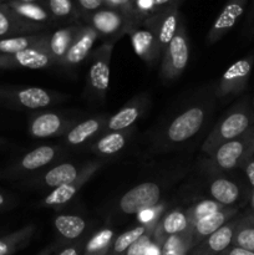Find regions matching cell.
Wrapping results in <instances>:
<instances>
[{
  "label": "cell",
  "instance_id": "6da1fadb",
  "mask_svg": "<svg viewBox=\"0 0 254 255\" xmlns=\"http://www.w3.org/2000/svg\"><path fill=\"white\" fill-rule=\"evenodd\" d=\"M214 107L212 95L199 99L174 115L154 137L156 151H169L183 146L203 129Z\"/></svg>",
  "mask_w": 254,
  "mask_h": 255
},
{
  "label": "cell",
  "instance_id": "7a4b0ae2",
  "mask_svg": "<svg viewBox=\"0 0 254 255\" xmlns=\"http://www.w3.org/2000/svg\"><path fill=\"white\" fill-rule=\"evenodd\" d=\"M254 127V109L249 97H243L217 122L202 144V152L211 156L221 144L243 136Z\"/></svg>",
  "mask_w": 254,
  "mask_h": 255
},
{
  "label": "cell",
  "instance_id": "3957f363",
  "mask_svg": "<svg viewBox=\"0 0 254 255\" xmlns=\"http://www.w3.org/2000/svg\"><path fill=\"white\" fill-rule=\"evenodd\" d=\"M67 99L66 95L36 86H0V105L12 110H42Z\"/></svg>",
  "mask_w": 254,
  "mask_h": 255
},
{
  "label": "cell",
  "instance_id": "277c9868",
  "mask_svg": "<svg viewBox=\"0 0 254 255\" xmlns=\"http://www.w3.org/2000/svg\"><path fill=\"white\" fill-rule=\"evenodd\" d=\"M254 147V127L243 136L221 144L207 161V169L211 172H227L243 166Z\"/></svg>",
  "mask_w": 254,
  "mask_h": 255
},
{
  "label": "cell",
  "instance_id": "5b68a950",
  "mask_svg": "<svg viewBox=\"0 0 254 255\" xmlns=\"http://www.w3.org/2000/svg\"><path fill=\"white\" fill-rule=\"evenodd\" d=\"M189 40L187 29L182 21L176 35L171 40L161 57V76L163 82H172L178 79L189 61Z\"/></svg>",
  "mask_w": 254,
  "mask_h": 255
},
{
  "label": "cell",
  "instance_id": "8992f818",
  "mask_svg": "<svg viewBox=\"0 0 254 255\" xmlns=\"http://www.w3.org/2000/svg\"><path fill=\"white\" fill-rule=\"evenodd\" d=\"M87 25L107 40V42H116L133 26L139 25L126 14L114 7H102L84 16Z\"/></svg>",
  "mask_w": 254,
  "mask_h": 255
},
{
  "label": "cell",
  "instance_id": "52a82bcc",
  "mask_svg": "<svg viewBox=\"0 0 254 255\" xmlns=\"http://www.w3.org/2000/svg\"><path fill=\"white\" fill-rule=\"evenodd\" d=\"M61 152L62 147L56 144L36 147L16 159L14 163L7 166L1 172V177H4L5 179L26 178L30 174L41 171L42 168L56 161Z\"/></svg>",
  "mask_w": 254,
  "mask_h": 255
},
{
  "label": "cell",
  "instance_id": "ba28073f",
  "mask_svg": "<svg viewBox=\"0 0 254 255\" xmlns=\"http://www.w3.org/2000/svg\"><path fill=\"white\" fill-rule=\"evenodd\" d=\"M115 42H105L90 55L87 91L96 101L105 99L110 84V64Z\"/></svg>",
  "mask_w": 254,
  "mask_h": 255
},
{
  "label": "cell",
  "instance_id": "9c48e42d",
  "mask_svg": "<svg viewBox=\"0 0 254 255\" xmlns=\"http://www.w3.org/2000/svg\"><path fill=\"white\" fill-rule=\"evenodd\" d=\"M162 197V188L156 182H143L132 187L120 198L117 208L127 216L141 213L146 209L154 208Z\"/></svg>",
  "mask_w": 254,
  "mask_h": 255
},
{
  "label": "cell",
  "instance_id": "30bf717a",
  "mask_svg": "<svg viewBox=\"0 0 254 255\" xmlns=\"http://www.w3.org/2000/svg\"><path fill=\"white\" fill-rule=\"evenodd\" d=\"M52 65H55V62L47 50V37L41 44L30 49L10 55H0V70H42Z\"/></svg>",
  "mask_w": 254,
  "mask_h": 255
},
{
  "label": "cell",
  "instance_id": "8fae6325",
  "mask_svg": "<svg viewBox=\"0 0 254 255\" xmlns=\"http://www.w3.org/2000/svg\"><path fill=\"white\" fill-rule=\"evenodd\" d=\"M254 56L243 57L234 62L223 74L219 80L216 89L217 99H228V97L238 96L246 90L253 70Z\"/></svg>",
  "mask_w": 254,
  "mask_h": 255
},
{
  "label": "cell",
  "instance_id": "7c38bea8",
  "mask_svg": "<svg viewBox=\"0 0 254 255\" xmlns=\"http://www.w3.org/2000/svg\"><path fill=\"white\" fill-rule=\"evenodd\" d=\"M182 21L183 20L179 14L178 5H171V6L164 7V9L158 10V11L147 16L142 21V25L148 27L153 32L157 41H158L159 49L163 52L167 45L171 42V40L176 35Z\"/></svg>",
  "mask_w": 254,
  "mask_h": 255
},
{
  "label": "cell",
  "instance_id": "4fadbf2b",
  "mask_svg": "<svg viewBox=\"0 0 254 255\" xmlns=\"http://www.w3.org/2000/svg\"><path fill=\"white\" fill-rule=\"evenodd\" d=\"M79 120L60 112H42L30 119L27 131L35 138H52L64 136Z\"/></svg>",
  "mask_w": 254,
  "mask_h": 255
},
{
  "label": "cell",
  "instance_id": "5bb4252c",
  "mask_svg": "<svg viewBox=\"0 0 254 255\" xmlns=\"http://www.w3.org/2000/svg\"><path fill=\"white\" fill-rule=\"evenodd\" d=\"M102 162L100 161H94L89 162L84 166L81 173L77 176L76 179H74L70 183L64 184V186H60L57 188L52 189L46 197L41 201V206L44 207H61L65 206L66 203H69L70 201L74 199V197L81 191L82 187L90 181V179L94 177V174L99 171L102 167Z\"/></svg>",
  "mask_w": 254,
  "mask_h": 255
},
{
  "label": "cell",
  "instance_id": "9a60e30c",
  "mask_svg": "<svg viewBox=\"0 0 254 255\" xmlns=\"http://www.w3.org/2000/svg\"><path fill=\"white\" fill-rule=\"evenodd\" d=\"M249 0H228L222 11L214 20L213 25L207 32L206 42L208 45L216 44L217 41L226 36L243 16Z\"/></svg>",
  "mask_w": 254,
  "mask_h": 255
},
{
  "label": "cell",
  "instance_id": "2e32d148",
  "mask_svg": "<svg viewBox=\"0 0 254 255\" xmlns=\"http://www.w3.org/2000/svg\"><path fill=\"white\" fill-rule=\"evenodd\" d=\"M148 95L141 94L133 97L129 102H127L124 107L119 110L115 115L109 117L107 124L105 126V132H117L131 129L134 122L139 120V117L144 114L148 106Z\"/></svg>",
  "mask_w": 254,
  "mask_h": 255
},
{
  "label": "cell",
  "instance_id": "e0dca14e",
  "mask_svg": "<svg viewBox=\"0 0 254 255\" xmlns=\"http://www.w3.org/2000/svg\"><path fill=\"white\" fill-rule=\"evenodd\" d=\"M84 166L85 164H76L72 163V162L59 163L47 169L46 172H44L40 176H34L26 184L39 189H55L57 187L64 186V184L70 183L74 179H76L77 176L81 173Z\"/></svg>",
  "mask_w": 254,
  "mask_h": 255
},
{
  "label": "cell",
  "instance_id": "ac0fdd59",
  "mask_svg": "<svg viewBox=\"0 0 254 255\" xmlns=\"http://www.w3.org/2000/svg\"><path fill=\"white\" fill-rule=\"evenodd\" d=\"M128 34L137 56L149 66H156L161 61L162 51L153 32L144 25L139 24L132 27Z\"/></svg>",
  "mask_w": 254,
  "mask_h": 255
},
{
  "label": "cell",
  "instance_id": "d6986e66",
  "mask_svg": "<svg viewBox=\"0 0 254 255\" xmlns=\"http://www.w3.org/2000/svg\"><path fill=\"white\" fill-rule=\"evenodd\" d=\"M239 222H241V217H236L229 221L222 228L197 244L188 255H218L226 251L233 243L234 234H236Z\"/></svg>",
  "mask_w": 254,
  "mask_h": 255
},
{
  "label": "cell",
  "instance_id": "ffe728a7",
  "mask_svg": "<svg viewBox=\"0 0 254 255\" xmlns=\"http://www.w3.org/2000/svg\"><path fill=\"white\" fill-rule=\"evenodd\" d=\"M44 31H47L46 26L27 21L5 4H0V39L39 34Z\"/></svg>",
  "mask_w": 254,
  "mask_h": 255
},
{
  "label": "cell",
  "instance_id": "44dd1931",
  "mask_svg": "<svg viewBox=\"0 0 254 255\" xmlns=\"http://www.w3.org/2000/svg\"><path fill=\"white\" fill-rule=\"evenodd\" d=\"M109 117L105 115L89 117L84 121H79L64 134V142L69 146L79 147L89 143L99 133L105 131Z\"/></svg>",
  "mask_w": 254,
  "mask_h": 255
},
{
  "label": "cell",
  "instance_id": "7402d4cb",
  "mask_svg": "<svg viewBox=\"0 0 254 255\" xmlns=\"http://www.w3.org/2000/svg\"><path fill=\"white\" fill-rule=\"evenodd\" d=\"M237 216H238V208H234V207H226V208L217 212V213L211 214V216L204 217V218L197 221L196 223L192 224V226L189 227V232H191L193 246L196 247L197 244L201 243L203 239H206L207 237H209L211 234H213L214 232L218 231L219 228H222L224 224H227L229 221L236 218Z\"/></svg>",
  "mask_w": 254,
  "mask_h": 255
},
{
  "label": "cell",
  "instance_id": "603a6c76",
  "mask_svg": "<svg viewBox=\"0 0 254 255\" xmlns=\"http://www.w3.org/2000/svg\"><path fill=\"white\" fill-rule=\"evenodd\" d=\"M97 37H99V34L90 25H81L79 34L75 37L74 42L70 46L69 51L60 66L74 67L81 64L84 60L90 56Z\"/></svg>",
  "mask_w": 254,
  "mask_h": 255
},
{
  "label": "cell",
  "instance_id": "cb8c5ba5",
  "mask_svg": "<svg viewBox=\"0 0 254 255\" xmlns=\"http://www.w3.org/2000/svg\"><path fill=\"white\" fill-rule=\"evenodd\" d=\"M189 227H191V223H189L186 211H182L178 208L171 209V211L166 212L161 216L158 224L154 228L152 238L156 243L162 246L167 237L184 233V232L188 231Z\"/></svg>",
  "mask_w": 254,
  "mask_h": 255
},
{
  "label": "cell",
  "instance_id": "d4e9b609",
  "mask_svg": "<svg viewBox=\"0 0 254 255\" xmlns=\"http://www.w3.org/2000/svg\"><path fill=\"white\" fill-rule=\"evenodd\" d=\"M81 25L71 24L60 27L47 36V50L54 60L55 65H61L69 51L70 46L74 42L75 37L79 34Z\"/></svg>",
  "mask_w": 254,
  "mask_h": 255
},
{
  "label": "cell",
  "instance_id": "484cf974",
  "mask_svg": "<svg viewBox=\"0 0 254 255\" xmlns=\"http://www.w3.org/2000/svg\"><path fill=\"white\" fill-rule=\"evenodd\" d=\"M4 4L27 21L44 25L46 27L51 26L56 22L52 15L50 14L47 6L39 4V2H21L17 0H9Z\"/></svg>",
  "mask_w": 254,
  "mask_h": 255
},
{
  "label": "cell",
  "instance_id": "4316f807",
  "mask_svg": "<svg viewBox=\"0 0 254 255\" xmlns=\"http://www.w3.org/2000/svg\"><path fill=\"white\" fill-rule=\"evenodd\" d=\"M131 138V129L117 132H105L95 139L90 146V151L101 156H112L121 152Z\"/></svg>",
  "mask_w": 254,
  "mask_h": 255
},
{
  "label": "cell",
  "instance_id": "83f0119b",
  "mask_svg": "<svg viewBox=\"0 0 254 255\" xmlns=\"http://www.w3.org/2000/svg\"><path fill=\"white\" fill-rule=\"evenodd\" d=\"M55 231L67 244L79 241L86 231V221L74 214H60L54 218Z\"/></svg>",
  "mask_w": 254,
  "mask_h": 255
},
{
  "label": "cell",
  "instance_id": "f1b7e54d",
  "mask_svg": "<svg viewBox=\"0 0 254 255\" xmlns=\"http://www.w3.org/2000/svg\"><path fill=\"white\" fill-rule=\"evenodd\" d=\"M208 191L213 201L226 207H232L241 198V187L223 177L214 178L209 184Z\"/></svg>",
  "mask_w": 254,
  "mask_h": 255
},
{
  "label": "cell",
  "instance_id": "f546056e",
  "mask_svg": "<svg viewBox=\"0 0 254 255\" xmlns=\"http://www.w3.org/2000/svg\"><path fill=\"white\" fill-rule=\"evenodd\" d=\"M36 226L30 223L12 233L0 238V255H12L20 249L25 248L34 237Z\"/></svg>",
  "mask_w": 254,
  "mask_h": 255
},
{
  "label": "cell",
  "instance_id": "4dcf8cb0",
  "mask_svg": "<svg viewBox=\"0 0 254 255\" xmlns=\"http://www.w3.org/2000/svg\"><path fill=\"white\" fill-rule=\"evenodd\" d=\"M161 218V217H159ZM158 219H156L154 222L149 224H138V226L133 227V228L128 229V231L124 232L122 234H120L119 237H116L112 243L111 248H110L107 255H122L134 242L138 241L141 237H143L144 234H147L148 232L154 231V228L158 224Z\"/></svg>",
  "mask_w": 254,
  "mask_h": 255
},
{
  "label": "cell",
  "instance_id": "1f68e13d",
  "mask_svg": "<svg viewBox=\"0 0 254 255\" xmlns=\"http://www.w3.org/2000/svg\"><path fill=\"white\" fill-rule=\"evenodd\" d=\"M47 35H49V32L44 31L39 32V34L21 35V36L0 39V55L15 54V52L36 46V45L41 44L46 39Z\"/></svg>",
  "mask_w": 254,
  "mask_h": 255
},
{
  "label": "cell",
  "instance_id": "d6a6232c",
  "mask_svg": "<svg viewBox=\"0 0 254 255\" xmlns=\"http://www.w3.org/2000/svg\"><path fill=\"white\" fill-rule=\"evenodd\" d=\"M115 231L111 228H102L90 237L84 247L82 255H107L115 241Z\"/></svg>",
  "mask_w": 254,
  "mask_h": 255
},
{
  "label": "cell",
  "instance_id": "836d02e7",
  "mask_svg": "<svg viewBox=\"0 0 254 255\" xmlns=\"http://www.w3.org/2000/svg\"><path fill=\"white\" fill-rule=\"evenodd\" d=\"M193 242L189 229L184 233L167 237L161 246L162 255H188L193 249Z\"/></svg>",
  "mask_w": 254,
  "mask_h": 255
},
{
  "label": "cell",
  "instance_id": "e575fe53",
  "mask_svg": "<svg viewBox=\"0 0 254 255\" xmlns=\"http://www.w3.org/2000/svg\"><path fill=\"white\" fill-rule=\"evenodd\" d=\"M232 246L254 253V219L241 218Z\"/></svg>",
  "mask_w": 254,
  "mask_h": 255
},
{
  "label": "cell",
  "instance_id": "d590c367",
  "mask_svg": "<svg viewBox=\"0 0 254 255\" xmlns=\"http://www.w3.org/2000/svg\"><path fill=\"white\" fill-rule=\"evenodd\" d=\"M46 6L55 21H74L79 17L72 0H47Z\"/></svg>",
  "mask_w": 254,
  "mask_h": 255
},
{
  "label": "cell",
  "instance_id": "8d00e7d4",
  "mask_svg": "<svg viewBox=\"0 0 254 255\" xmlns=\"http://www.w3.org/2000/svg\"><path fill=\"white\" fill-rule=\"evenodd\" d=\"M224 208H226V206H222L221 203L213 201V199H202V201L196 202L188 209H186V212L187 216H188L189 223L192 226V224H194L199 219L217 213V212L222 211Z\"/></svg>",
  "mask_w": 254,
  "mask_h": 255
},
{
  "label": "cell",
  "instance_id": "74e56055",
  "mask_svg": "<svg viewBox=\"0 0 254 255\" xmlns=\"http://www.w3.org/2000/svg\"><path fill=\"white\" fill-rule=\"evenodd\" d=\"M105 2H106L109 7H114V9L120 10V11L126 14L127 16L133 19L134 21L138 22V24H142V21H143V19H142V17L137 14L136 10H134L132 0H105Z\"/></svg>",
  "mask_w": 254,
  "mask_h": 255
},
{
  "label": "cell",
  "instance_id": "f35d334b",
  "mask_svg": "<svg viewBox=\"0 0 254 255\" xmlns=\"http://www.w3.org/2000/svg\"><path fill=\"white\" fill-rule=\"evenodd\" d=\"M153 232L151 231L147 234H144L143 237L138 239L137 242H134L126 252L122 255H146L147 249H148L149 244L152 242V236H153Z\"/></svg>",
  "mask_w": 254,
  "mask_h": 255
},
{
  "label": "cell",
  "instance_id": "ab89813d",
  "mask_svg": "<svg viewBox=\"0 0 254 255\" xmlns=\"http://www.w3.org/2000/svg\"><path fill=\"white\" fill-rule=\"evenodd\" d=\"M132 4H133V7L137 14L143 20L147 16L153 14V12H156L153 0H132Z\"/></svg>",
  "mask_w": 254,
  "mask_h": 255
},
{
  "label": "cell",
  "instance_id": "60d3db41",
  "mask_svg": "<svg viewBox=\"0 0 254 255\" xmlns=\"http://www.w3.org/2000/svg\"><path fill=\"white\" fill-rule=\"evenodd\" d=\"M77 2H79V6L82 11V16H86V15L96 11V10L102 9L104 5L106 4L105 0H77Z\"/></svg>",
  "mask_w": 254,
  "mask_h": 255
},
{
  "label": "cell",
  "instance_id": "b9f144b4",
  "mask_svg": "<svg viewBox=\"0 0 254 255\" xmlns=\"http://www.w3.org/2000/svg\"><path fill=\"white\" fill-rule=\"evenodd\" d=\"M85 243H86V239L80 238L79 241L67 244L62 251H60V253L57 255H82Z\"/></svg>",
  "mask_w": 254,
  "mask_h": 255
},
{
  "label": "cell",
  "instance_id": "7bdbcfd3",
  "mask_svg": "<svg viewBox=\"0 0 254 255\" xmlns=\"http://www.w3.org/2000/svg\"><path fill=\"white\" fill-rule=\"evenodd\" d=\"M242 167H243L244 171H246L247 178H248L249 183L254 187V147L252 148L251 153L247 157L246 162H244V164Z\"/></svg>",
  "mask_w": 254,
  "mask_h": 255
},
{
  "label": "cell",
  "instance_id": "ee69618b",
  "mask_svg": "<svg viewBox=\"0 0 254 255\" xmlns=\"http://www.w3.org/2000/svg\"><path fill=\"white\" fill-rule=\"evenodd\" d=\"M244 32H246L247 36H254V0H252L251 7L248 10L246 25H244Z\"/></svg>",
  "mask_w": 254,
  "mask_h": 255
},
{
  "label": "cell",
  "instance_id": "f6af8a7d",
  "mask_svg": "<svg viewBox=\"0 0 254 255\" xmlns=\"http://www.w3.org/2000/svg\"><path fill=\"white\" fill-rule=\"evenodd\" d=\"M218 255H254V253L246 251V249L238 248V247L231 246L229 248H227L226 251H223L222 253H219Z\"/></svg>",
  "mask_w": 254,
  "mask_h": 255
},
{
  "label": "cell",
  "instance_id": "bcb514c9",
  "mask_svg": "<svg viewBox=\"0 0 254 255\" xmlns=\"http://www.w3.org/2000/svg\"><path fill=\"white\" fill-rule=\"evenodd\" d=\"M182 0H153L154 7H156V11L158 10L164 9L167 6H171V5H179Z\"/></svg>",
  "mask_w": 254,
  "mask_h": 255
},
{
  "label": "cell",
  "instance_id": "7dc6e473",
  "mask_svg": "<svg viewBox=\"0 0 254 255\" xmlns=\"http://www.w3.org/2000/svg\"><path fill=\"white\" fill-rule=\"evenodd\" d=\"M10 202H11V198L0 192V209H5L6 207H9Z\"/></svg>",
  "mask_w": 254,
  "mask_h": 255
},
{
  "label": "cell",
  "instance_id": "c3c4849f",
  "mask_svg": "<svg viewBox=\"0 0 254 255\" xmlns=\"http://www.w3.org/2000/svg\"><path fill=\"white\" fill-rule=\"evenodd\" d=\"M55 247H56V246H55V244H50L49 247H46V248L42 249V251L40 252V253L37 254V255H51L52 253H54L55 249H56V248H55Z\"/></svg>",
  "mask_w": 254,
  "mask_h": 255
},
{
  "label": "cell",
  "instance_id": "681fc988",
  "mask_svg": "<svg viewBox=\"0 0 254 255\" xmlns=\"http://www.w3.org/2000/svg\"><path fill=\"white\" fill-rule=\"evenodd\" d=\"M251 208H252V218L254 219V191L253 193H252V197H251Z\"/></svg>",
  "mask_w": 254,
  "mask_h": 255
},
{
  "label": "cell",
  "instance_id": "f907efd6",
  "mask_svg": "<svg viewBox=\"0 0 254 255\" xmlns=\"http://www.w3.org/2000/svg\"><path fill=\"white\" fill-rule=\"evenodd\" d=\"M6 144H9V142L6 141V138H4V137H0V148L4 146H6Z\"/></svg>",
  "mask_w": 254,
  "mask_h": 255
},
{
  "label": "cell",
  "instance_id": "816d5d0a",
  "mask_svg": "<svg viewBox=\"0 0 254 255\" xmlns=\"http://www.w3.org/2000/svg\"><path fill=\"white\" fill-rule=\"evenodd\" d=\"M17 1H21V2H39L41 0H17Z\"/></svg>",
  "mask_w": 254,
  "mask_h": 255
},
{
  "label": "cell",
  "instance_id": "f5cc1de1",
  "mask_svg": "<svg viewBox=\"0 0 254 255\" xmlns=\"http://www.w3.org/2000/svg\"><path fill=\"white\" fill-rule=\"evenodd\" d=\"M252 105H253V109H254V99H253V101H252Z\"/></svg>",
  "mask_w": 254,
  "mask_h": 255
}]
</instances>
